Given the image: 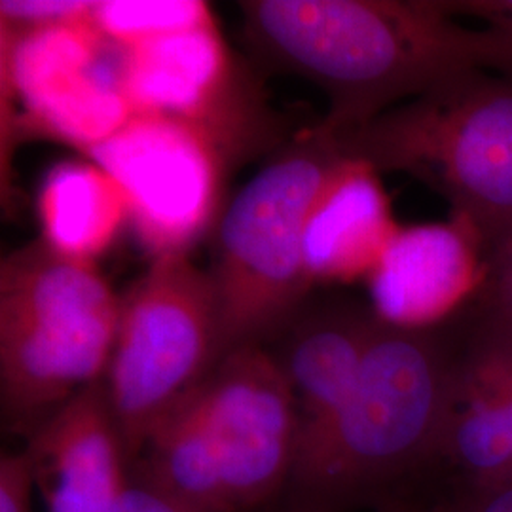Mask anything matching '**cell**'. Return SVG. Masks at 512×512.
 <instances>
[{
	"mask_svg": "<svg viewBox=\"0 0 512 512\" xmlns=\"http://www.w3.org/2000/svg\"><path fill=\"white\" fill-rule=\"evenodd\" d=\"M239 8L260 57L329 97L321 126L332 133L494 67L488 33L459 23L446 0H251Z\"/></svg>",
	"mask_w": 512,
	"mask_h": 512,
	"instance_id": "obj_1",
	"label": "cell"
},
{
	"mask_svg": "<svg viewBox=\"0 0 512 512\" xmlns=\"http://www.w3.org/2000/svg\"><path fill=\"white\" fill-rule=\"evenodd\" d=\"M459 334V311L421 329L378 321L348 401L291 486L300 503L346 512L439 465Z\"/></svg>",
	"mask_w": 512,
	"mask_h": 512,
	"instance_id": "obj_2",
	"label": "cell"
},
{
	"mask_svg": "<svg viewBox=\"0 0 512 512\" xmlns=\"http://www.w3.org/2000/svg\"><path fill=\"white\" fill-rule=\"evenodd\" d=\"M293 391L274 353L247 346L215 368L150 433L131 471L196 512H253L291 486Z\"/></svg>",
	"mask_w": 512,
	"mask_h": 512,
	"instance_id": "obj_3",
	"label": "cell"
},
{
	"mask_svg": "<svg viewBox=\"0 0 512 512\" xmlns=\"http://www.w3.org/2000/svg\"><path fill=\"white\" fill-rule=\"evenodd\" d=\"M334 137L349 160L406 173L440 194L486 260L512 236L511 76L461 74Z\"/></svg>",
	"mask_w": 512,
	"mask_h": 512,
	"instance_id": "obj_4",
	"label": "cell"
},
{
	"mask_svg": "<svg viewBox=\"0 0 512 512\" xmlns=\"http://www.w3.org/2000/svg\"><path fill=\"white\" fill-rule=\"evenodd\" d=\"M120 298L92 262L42 238L0 266L2 418L27 437L76 393L105 378Z\"/></svg>",
	"mask_w": 512,
	"mask_h": 512,
	"instance_id": "obj_5",
	"label": "cell"
},
{
	"mask_svg": "<svg viewBox=\"0 0 512 512\" xmlns=\"http://www.w3.org/2000/svg\"><path fill=\"white\" fill-rule=\"evenodd\" d=\"M346 156L321 124L283 148L222 211L215 283L222 357L266 346L310 300L304 230L311 205Z\"/></svg>",
	"mask_w": 512,
	"mask_h": 512,
	"instance_id": "obj_6",
	"label": "cell"
},
{
	"mask_svg": "<svg viewBox=\"0 0 512 512\" xmlns=\"http://www.w3.org/2000/svg\"><path fill=\"white\" fill-rule=\"evenodd\" d=\"M222 359L219 300L190 255L154 258L120 298L105 374L110 408L133 465L150 433Z\"/></svg>",
	"mask_w": 512,
	"mask_h": 512,
	"instance_id": "obj_7",
	"label": "cell"
},
{
	"mask_svg": "<svg viewBox=\"0 0 512 512\" xmlns=\"http://www.w3.org/2000/svg\"><path fill=\"white\" fill-rule=\"evenodd\" d=\"M122 48L92 16L33 29L0 25L2 171L25 133L90 152L133 116L122 90Z\"/></svg>",
	"mask_w": 512,
	"mask_h": 512,
	"instance_id": "obj_8",
	"label": "cell"
},
{
	"mask_svg": "<svg viewBox=\"0 0 512 512\" xmlns=\"http://www.w3.org/2000/svg\"><path fill=\"white\" fill-rule=\"evenodd\" d=\"M88 158L120 184L129 222L154 258L188 255L219 217L236 162L207 131L171 118L133 114Z\"/></svg>",
	"mask_w": 512,
	"mask_h": 512,
	"instance_id": "obj_9",
	"label": "cell"
},
{
	"mask_svg": "<svg viewBox=\"0 0 512 512\" xmlns=\"http://www.w3.org/2000/svg\"><path fill=\"white\" fill-rule=\"evenodd\" d=\"M120 74L131 114L203 129L236 164L277 137L274 112L230 52L219 25L122 48Z\"/></svg>",
	"mask_w": 512,
	"mask_h": 512,
	"instance_id": "obj_10",
	"label": "cell"
},
{
	"mask_svg": "<svg viewBox=\"0 0 512 512\" xmlns=\"http://www.w3.org/2000/svg\"><path fill=\"white\" fill-rule=\"evenodd\" d=\"M378 321L370 306L348 296H310L275 336L283 338V348L272 353L291 385L298 418L293 482L348 401Z\"/></svg>",
	"mask_w": 512,
	"mask_h": 512,
	"instance_id": "obj_11",
	"label": "cell"
},
{
	"mask_svg": "<svg viewBox=\"0 0 512 512\" xmlns=\"http://www.w3.org/2000/svg\"><path fill=\"white\" fill-rule=\"evenodd\" d=\"M44 512H118L131 476L105 378L38 425L23 448Z\"/></svg>",
	"mask_w": 512,
	"mask_h": 512,
	"instance_id": "obj_12",
	"label": "cell"
},
{
	"mask_svg": "<svg viewBox=\"0 0 512 512\" xmlns=\"http://www.w3.org/2000/svg\"><path fill=\"white\" fill-rule=\"evenodd\" d=\"M486 275V255L459 220L399 226L366 277L370 308L395 327H431L469 304Z\"/></svg>",
	"mask_w": 512,
	"mask_h": 512,
	"instance_id": "obj_13",
	"label": "cell"
},
{
	"mask_svg": "<svg viewBox=\"0 0 512 512\" xmlns=\"http://www.w3.org/2000/svg\"><path fill=\"white\" fill-rule=\"evenodd\" d=\"M378 175L365 162L344 158L317 194L304 230V264L313 287L366 279L397 234Z\"/></svg>",
	"mask_w": 512,
	"mask_h": 512,
	"instance_id": "obj_14",
	"label": "cell"
},
{
	"mask_svg": "<svg viewBox=\"0 0 512 512\" xmlns=\"http://www.w3.org/2000/svg\"><path fill=\"white\" fill-rule=\"evenodd\" d=\"M40 238L59 255L92 262L129 222L128 200L92 160H63L44 175L37 198Z\"/></svg>",
	"mask_w": 512,
	"mask_h": 512,
	"instance_id": "obj_15",
	"label": "cell"
},
{
	"mask_svg": "<svg viewBox=\"0 0 512 512\" xmlns=\"http://www.w3.org/2000/svg\"><path fill=\"white\" fill-rule=\"evenodd\" d=\"M92 18L118 48L217 25L202 0H101L95 2Z\"/></svg>",
	"mask_w": 512,
	"mask_h": 512,
	"instance_id": "obj_16",
	"label": "cell"
},
{
	"mask_svg": "<svg viewBox=\"0 0 512 512\" xmlns=\"http://www.w3.org/2000/svg\"><path fill=\"white\" fill-rule=\"evenodd\" d=\"M458 18L484 23L494 46L492 73L512 78V0H446Z\"/></svg>",
	"mask_w": 512,
	"mask_h": 512,
	"instance_id": "obj_17",
	"label": "cell"
},
{
	"mask_svg": "<svg viewBox=\"0 0 512 512\" xmlns=\"http://www.w3.org/2000/svg\"><path fill=\"white\" fill-rule=\"evenodd\" d=\"M95 2L86 0H2L0 25L33 29L67 19L92 16Z\"/></svg>",
	"mask_w": 512,
	"mask_h": 512,
	"instance_id": "obj_18",
	"label": "cell"
},
{
	"mask_svg": "<svg viewBox=\"0 0 512 512\" xmlns=\"http://www.w3.org/2000/svg\"><path fill=\"white\" fill-rule=\"evenodd\" d=\"M425 512H512V482L454 484Z\"/></svg>",
	"mask_w": 512,
	"mask_h": 512,
	"instance_id": "obj_19",
	"label": "cell"
},
{
	"mask_svg": "<svg viewBox=\"0 0 512 512\" xmlns=\"http://www.w3.org/2000/svg\"><path fill=\"white\" fill-rule=\"evenodd\" d=\"M35 478L25 452L0 456V512H35Z\"/></svg>",
	"mask_w": 512,
	"mask_h": 512,
	"instance_id": "obj_20",
	"label": "cell"
},
{
	"mask_svg": "<svg viewBox=\"0 0 512 512\" xmlns=\"http://www.w3.org/2000/svg\"><path fill=\"white\" fill-rule=\"evenodd\" d=\"M480 296L490 310L512 327V236L488 258V275Z\"/></svg>",
	"mask_w": 512,
	"mask_h": 512,
	"instance_id": "obj_21",
	"label": "cell"
},
{
	"mask_svg": "<svg viewBox=\"0 0 512 512\" xmlns=\"http://www.w3.org/2000/svg\"><path fill=\"white\" fill-rule=\"evenodd\" d=\"M118 512H196L186 507L179 499L171 497L162 488L154 486L137 473L131 471L128 488L122 497Z\"/></svg>",
	"mask_w": 512,
	"mask_h": 512,
	"instance_id": "obj_22",
	"label": "cell"
},
{
	"mask_svg": "<svg viewBox=\"0 0 512 512\" xmlns=\"http://www.w3.org/2000/svg\"><path fill=\"white\" fill-rule=\"evenodd\" d=\"M294 511L296 512H340V511H332V509H325V507H317V505H308V503H300L298 501V507H294ZM387 512H418V511H408L406 507H391Z\"/></svg>",
	"mask_w": 512,
	"mask_h": 512,
	"instance_id": "obj_23",
	"label": "cell"
}]
</instances>
